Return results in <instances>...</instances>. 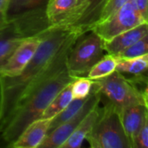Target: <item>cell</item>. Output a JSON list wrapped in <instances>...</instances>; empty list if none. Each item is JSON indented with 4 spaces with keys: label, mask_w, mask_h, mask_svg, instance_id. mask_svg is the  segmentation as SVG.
Segmentation results:
<instances>
[{
    "label": "cell",
    "mask_w": 148,
    "mask_h": 148,
    "mask_svg": "<svg viewBox=\"0 0 148 148\" xmlns=\"http://www.w3.org/2000/svg\"><path fill=\"white\" fill-rule=\"evenodd\" d=\"M82 35L78 29L50 27L25 68L16 76L0 77V132L20 99L35 85L66 64L67 55Z\"/></svg>",
    "instance_id": "cell-1"
},
{
    "label": "cell",
    "mask_w": 148,
    "mask_h": 148,
    "mask_svg": "<svg viewBox=\"0 0 148 148\" xmlns=\"http://www.w3.org/2000/svg\"><path fill=\"white\" fill-rule=\"evenodd\" d=\"M132 2L140 16L148 21V0H132Z\"/></svg>",
    "instance_id": "cell-25"
},
{
    "label": "cell",
    "mask_w": 148,
    "mask_h": 148,
    "mask_svg": "<svg viewBox=\"0 0 148 148\" xmlns=\"http://www.w3.org/2000/svg\"><path fill=\"white\" fill-rule=\"evenodd\" d=\"M42 34L24 40L16 49L8 61L1 68L0 77H12L20 74L35 55L40 44Z\"/></svg>",
    "instance_id": "cell-9"
},
{
    "label": "cell",
    "mask_w": 148,
    "mask_h": 148,
    "mask_svg": "<svg viewBox=\"0 0 148 148\" xmlns=\"http://www.w3.org/2000/svg\"><path fill=\"white\" fill-rule=\"evenodd\" d=\"M147 22L136 10L131 0L108 18L95 24L90 30L95 31L103 42H108L119 34Z\"/></svg>",
    "instance_id": "cell-7"
},
{
    "label": "cell",
    "mask_w": 148,
    "mask_h": 148,
    "mask_svg": "<svg viewBox=\"0 0 148 148\" xmlns=\"http://www.w3.org/2000/svg\"><path fill=\"white\" fill-rule=\"evenodd\" d=\"M148 54V35L141 39L138 40L119 55L116 56L118 58H134Z\"/></svg>",
    "instance_id": "cell-22"
},
{
    "label": "cell",
    "mask_w": 148,
    "mask_h": 148,
    "mask_svg": "<svg viewBox=\"0 0 148 148\" xmlns=\"http://www.w3.org/2000/svg\"><path fill=\"white\" fill-rule=\"evenodd\" d=\"M75 78L65 64L31 88L20 99L0 132V147H11L27 126L39 119L56 95Z\"/></svg>",
    "instance_id": "cell-2"
},
{
    "label": "cell",
    "mask_w": 148,
    "mask_h": 148,
    "mask_svg": "<svg viewBox=\"0 0 148 148\" xmlns=\"http://www.w3.org/2000/svg\"><path fill=\"white\" fill-rule=\"evenodd\" d=\"M148 54L134 58H118L116 70L121 74L139 76L147 74Z\"/></svg>",
    "instance_id": "cell-16"
},
{
    "label": "cell",
    "mask_w": 148,
    "mask_h": 148,
    "mask_svg": "<svg viewBox=\"0 0 148 148\" xmlns=\"http://www.w3.org/2000/svg\"><path fill=\"white\" fill-rule=\"evenodd\" d=\"M121 110L112 102L106 100L100 108L98 117L86 137L92 148H131L124 132Z\"/></svg>",
    "instance_id": "cell-5"
},
{
    "label": "cell",
    "mask_w": 148,
    "mask_h": 148,
    "mask_svg": "<svg viewBox=\"0 0 148 148\" xmlns=\"http://www.w3.org/2000/svg\"><path fill=\"white\" fill-rule=\"evenodd\" d=\"M50 119L39 118L27 126L16 140L12 144V148H39L49 133Z\"/></svg>",
    "instance_id": "cell-13"
},
{
    "label": "cell",
    "mask_w": 148,
    "mask_h": 148,
    "mask_svg": "<svg viewBox=\"0 0 148 148\" xmlns=\"http://www.w3.org/2000/svg\"><path fill=\"white\" fill-rule=\"evenodd\" d=\"M47 1L48 0H9L6 11L7 20L25 12L45 8Z\"/></svg>",
    "instance_id": "cell-19"
},
{
    "label": "cell",
    "mask_w": 148,
    "mask_h": 148,
    "mask_svg": "<svg viewBox=\"0 0 148 148\" xmlns=\"http://www.w3.org/2000/svg\"><path fill=\"white\" fill-rule=\"evenodd\" d=\"M73 100V95L70 88V83L62 88L56 97L51 101L49 106L45 108L40 118L42 119H50L52 120L56 115L62 112Z\"/></svg>",
    "instance_id": "cell-17"
},
{
    "label": "cell",
    "mask_w": 148,
    "mask_h": 148,
    "mask_svg": "<svg viewBox=\"0 0 148 148\" xmlns=\"http://www.w3.org/2000/svg\"><path fill=\"white\" fill-rule=\"evenodd\" d=\"M9 0H0V28L6 24L7 23V7Z\"/></svg>",
    "instance_id": "cell-26"
},
{
    "label": "cell",
    "mask_w": 148,
    "mask_h": 148,
    "mask_svg": "<svg viewBox=\"0 0 148 148\" xmlns=\"http://www.w3.org/2000/svg\"><path fill=\"white\" fill-rule=\"evenodd\" d=\"M94 82L101 96L120 110L136 104L147 106V75L127 78L115 70Z\"/></svg>",
    "instance_id": "cell-4"
},
{
    "label": "cell",
    "mask_w": 148,
    "mask_h": 148,
    "mask_svg": "<svg viewBox=\"0 0 148 148\" xmlns=\"http://www.w3.org/2000/svg\"><path fill=\"white\" fill-rule=\"evenodd\" d=\"M148 147V119L143 123L142 127L136 134L134 148Z\"/></svg>",
    "instance_id": "cell-24"
},
{
    "label": "cell",
    "mask_w": 148,
    "mask_h": 148,
    "mask_svg": "<svg viewBox=\"0 0 148 148\" xmlns=\"http://www.w3.org/2000/svg\"><path fill=\"white\" fill-rule=\"evenodd\" d=\"M76 4L77 0H48L45 13L49 27L69 28Z\"/></svg>",
    "instance_id": "cell-11"
},
{
    "label": "cell",
    "mask_w": 148,
    "mask_h": 148,
    "mask_svg": "<svg viewBox=\"0 0 148 148\" xmlns=\"http://www.w3.org/2000/svg\"><path fill=\"white\" fill-rule=\"evenodd\" d=\"M120 114L126 136L130 143L131 148H134L136 134L143 123L148 119L147 106L143 104L129 106L122 108Z\"/></svg>",
    "instance_id": "cell-12"
},
{
    "label": "cell",
    "mask_w": 148,
    "mask_h": 148,
    "mask_svg": "<svg viewBox=\"0 0 148 148\" xmlns=\"http://www.w3.org/2000/svg\"><path fill=\"white\" fill-rule=\"evenodd\" d=\"M45 8L16 16L0 28V69L16 49L26 39L49 29Z\"/></svg>",
    "instance_id": "cell-3"
},
{
    "label": "cell",
    "mask_w": 148,
    "mask_h": 148,
    "mask_svg": "<svg viewBox=\"0 0 148 148\" xmlns=\"http://www.w3.org/2000/svg\"><path fill=\"white\" fill-rule=\"evenodd\" d=\"M107 0H77L76 9L69 28L82 34L89 31L98 22Z\"/></svg>",
    "instance_id": "cell-10"
},
{
    "label": "cell",
    "mask_w": 148,
    "mask_h": 148,
    "mask_svg": "<svg viewBox=\"0 0 148 148\" xmlns=\"http://www.w3.org/2000/svg\"><path fill=\"white\" fill-rule=\"evenodd\" d=\"M100 112V104L95 107L82 121L61 148H78L82 146L91 131Z\"/></svg>",
    "instance_id": "cell-15"
},
{
    "label": "cell",
    "mask_w": 148,
    "mask_h": 148,
    "mask_svg": "<svg viewBox=\"0 0 148 148\" xmlns=\"http://www.w3.org/2000/svg\"><path fill=\"white\" fill-rule=\"evenodd\" d=\"M148 35V23H140L127 31L114 36L108 42H103L104 51L116 56L127 47Z\"/></svg>",
    "instance_id": "cell-14"
},
{
    "label": "cell",
    "mask_w": 148,
    "mask_h": 148,
    "mask_svg": "<svg viewBox=\"0 0 148 148\" xmlns=\"http://www.w3.org/2000/svg\"><path fill=\"white\" fill-rule=\"evenodd\" d=\"M101 95L98 90L95 82L93 83V89L88 95L87 101L82 108L73 117L59 125L57 127L49 132L39 148H61L68 138L72 134L75 128L79 126L86 115L98 104H100Z\"/></svg>",
    "instance_id": "cell-8"
},
{
    "label": "cell",
    "mask_w": 148,
    "mask_h": 148,
    "mask_svg": "<svg viewBox=\"0 0 148 148\" xmlns=\"http://www.w3.org/2000/svg\"><path fill=\"white\" fill-rule=\"evenodd\" d=\"M87 98L84 99H73L70 103L62 111L60 112L57 115H56L51 121H50V125L49 128V132L52 131L56 127H57L59 125L62 124L71 117H73L79 110L82 108V106L85 104L87 101Z\"/></svg>",
    "instance_id": "cell-20"
},
{
    "label": "cell",
    "mask_w": 148,
    "mask_h": 148,
    "mask_svg": "<svg viewBox=\"0 0 148 148\" xmlns=\"http://www.w3.org/2000/svg\"><path fill=\"white\" fill-rule=\"evenodd\" d=\"M104 56L103 41L93 30H89L75 41L66 58V68L73 77L87 76L92 67Z\"/></svg>",
    "instance_id": "cell-6"
},
{
    "label": "cell",
    "mask_w": 148,
    "mask_h": 148,
    "mask_svg": "<svg viewBox=\"0 0 148 148\" xmlns=\"http://www.w3.org/2000/svg\"><path fill=\"white\" fill-rule=\"evenodd\" d=\"M117 57L112 55L107 54L96 62L87 75V77L92 81H97L102 79L116 70Z\"/></svg>",
    "instance_id": "cell-18"
},
{
    "label": "cell",
    "mask_w": 148,
    "mask_h": 148,
    "mask_svg": "<svg viewBox=\"0 0 148 148\" xmlns=\"http://www.w3.org/2000/svg\"><path fill=\"white\" fill-rule=\"evenodd\" d=\"M130 1L131 0H107L102 8L101 13L100 15L99 20L97 23H100L105 20L106 18L110 16L112 14H114L115 11H117L119 9H121L122 6H124L126 3H127Z\"/></svg>",
    "instance_id": "cell-23"
},
{
    "label": "cell",
    "mask_w": 148,
    "mask_h": 148,
    "mask_svg": "<svg viewBox=\"0 0 148 148\" xmlns=\"http://www.w3.org/2000/svg\"><path fill=\"white\" fill-rule=\"evenodd\" d=\"M94 81L87 76L75 77L70 82V88L73 99H84L87 98L93 89Z\"/></svg>",
    "instance_id": "cell-21"
}]
</instances>
